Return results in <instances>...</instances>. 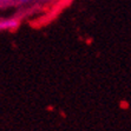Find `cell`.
Masks as SVG:
<instances>
[{
	"label": "cell",
	"instance_id": "cell-1",
	"mask_svg": "<svg viewBox=\"0 0 131 131\" xmlns=\"http://www.w3.org/2000/svg\"><path fill=\"white\" fill-rule=\"evenodd\" d=\"M19 26V20L17 19H7L0 21V31L4 30H14Z\"/></svg>",
	"mask_w": 131,
	"mask_h": 131
},
{
	"label": "cell",
	"instance_id": "cell-2",
	"mask_svg": "<svg viewBox=\"0 0 131 131\" xmlns=\"http://www.w3.org/2000/svg\"><path fill=\"white\" fill-rule=\"evenodd\" d=\"M28 1H30V0H20L21 4H26V3H28Z\"/></svg>",
	"mask_w": 131,
	"mask_h": 131
}]
</instances>
